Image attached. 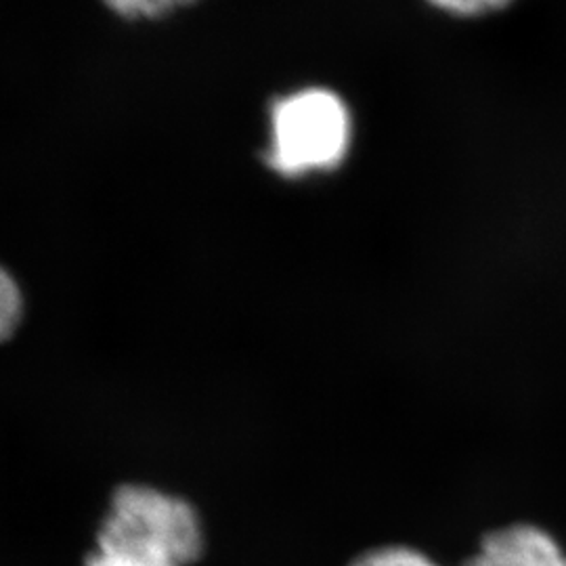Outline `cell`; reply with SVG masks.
<instances>
[{
	"mask_svg": "<svg viewBox=\"0 0 566 566\" xmlns=\"http://www.w3.org/2000/svg\"><path fill=\"white\" fill-rule=\"evenodd\" d=\"M465 566H566V552L539 526L512 525L486 535Z\"/></svg>",
	"mask_w": 566,
	"mask_h": 566,
	"instance_id": "3957f363",
	"label": "cell"
},
{
	"mask_svg": "<svg viewBox=\"0 0 566 566\" xmlns=\"http://www.w3.org/2000/svg\"><path fill=\"white\" fill-rule=\"evenodd\" d=\"M202 547V521L189 502L156 486L122 485L84 566H189Z\"/></svg>",
	"mask_w": 566,
	"mask_h": 566,
	"instance_id": "6da1fadb",
	"label": "cell"
},
{
	"mask_svg": "<svg viewBox=\"0 0 566 566\" xmlns=\"http://www.w3.org/2000/svg\"><path fill=\"white\" fill-rule=\"evenodd\" d=\"M350 566H439L422 552L403 546L380 547L359 556Z\"/></svg>",
	"mask_w": 566,
	"mask_h": 566,
	"instance_id": "8992f818",
	"label": "cell"
},
{
	"mask_svg": "<svg viewBox=\"0 0 566 566\" xmlns=\"http://www.w3.org/2000/svg\"><path fill=\"white\" fill-rule=\"evenodd\" d=\"M353 143V116L329 88H303L269 109V145L263 160L275 175L298 181L343 166Z\"/></svg>",
	"mask_w": 566,
	"mask_h": 566,
	"instance_id": "7a4b0ae2",
	"label": "cell"
},
{
	"mask_svg": "<svg viewBox=\"0 0 566 566\" xmlns=\"http://www.w3.org/2000/svg\"><path fill=\"white\" fill-rule=\"evenodd\" d=\"M107 9L124 20H163L166 15L191 7L198 0H103Z\"/></svg>",
	"mask_w": 566,
	"mask_h": 566,
	"instance_id": "5b68a950",
	"label": "cell"
},
{
	"mask_svg": "<svg viewBox=\"0 0 566 566\" xmlns=\"http://www.w3.org/2000/svg\"><path fill=\"white\" fill-rule=\"evenodd\" d=\"M23 294L20 283L9 269L0 264V343H7L15 336L23 322Z\"/></svg>",
	"mask_w": 566,
	"mask_h": 566,
	"instance_id": "277c9868",
	"label": "cell"
},
{
	"mask_svg": "<svg viewBox=\"0 0 566 566\" xmlns=\"http://www.w3.org/2000/svg\"><path fill=\"white\" fill-rule=\"evenodd\" d=\"M426 2L453 18H483V15L504 11L516 0H426Z\"/></svg>",
	"mask_w": 566,
	"mask_h": 566,
	"instance_id": "52a82bcc",
	"label": "cell"
}]
</instances>
